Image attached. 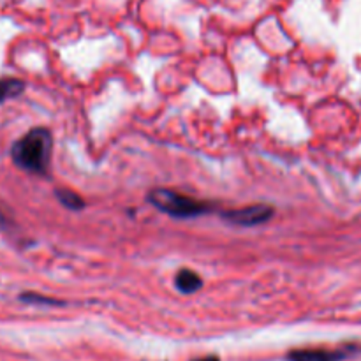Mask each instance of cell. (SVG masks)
<instances>
[{"instance_id":"cell-3","label":"cell","mask_w":361,"mask_h":361,"mask_svg":"<svg viewBox=\"0 0 361 361\" xmlns=\"http://www.w3.org/2000/svg\"><path fill=\"white\" fill-rule=\"evenodd\" d=\"M360 347L346 346L338 349H298L287 354L289 361H343L356 354Z\"/></svg>"},{"instance_id":"cell-7","label":"cell","mask_w":361,"mask_h":361,"mask_svg":"<svg viewBox=\"0 0 361 361\" xmlns=\"http://www.w3.org/2000/svg\"><path fill=\"white\" fill-rule=\"evenodd\" d=\"M57 196L58 199H61L62 205L68 206L69 210H80L82 206H85V201H83L78 194L68 191V189H61V191H57Z\"/></svg>"},{"instance_id":"cell-1","label":"cell","mask_w":361,"mask_h":361,"mask_svg":"<svg viewBox=\"0 0 361 361\" xmlns=\"http://www.w3.org/2000/svg\"><path fill=\"white\" fill-rule=\"evenodd\" d=\"M51 134L43 127L32 129L13 145L11 157L15 164L29 173L44 175L50 164Z\"/></svg>"},{"instance_id":"cell-5","label":"cell","mask_w":361,"mask_h":361,"mask_svg":"<svg viewBox=\"0 0 361 361\" xmlns=\"http://www.w3.org/2000/svg\"><path fill=\"white\" fill-rule=\"evenodd\" d=\"M175 282H177L178 291H182L184 294L196 293V291L201 289L203 286L201 277H199L196 272H192V270H182V272H178L177 280H175Z\"/></svg>"},{"instance_id":"cell-6","label":"cell","mask_w":361,"mask_h":361,"mask_svg":"<svg viewBox=\"0 0 361 361\" xmlns=\"http://www.w3.org/2000/svg\"><path fill=\"white\" fill-rule=\"evenodd\" d=\"M23 90H25V83H23L22 80H0V103H4L6 99H11V97L20 96Z\"/></svg>"},{"instance_id":"cell-4","label":"cell","mask_w":361,"mask_h":361,"mask_svg":"<svg viewBox=\"0 0 361 361\" xmlns=\"http://www.w3.org/2000/svg\"><path fill=\"white\" fill-rule=\"evenodd\" d=\"M222 217L227 220V222L236 224V226H243V227L259 226V224L272 219L273 208L266 205H252L241 210H231V212L222 213Z\"/></svg>"},{"instance_id":"cell-9","label":"cell","mask_w":361,"mask_h":361,"mask_svg":"<svg viewBox=\"0 0 361 361\" xmlns=\"http://www.w3.org/2000/svg\"><path fill=\"white\" fill-rule=\"evenodd\" d=\"M192 361H220L217 356H203V357H198V360H192Z\"/></svg>"},{"instance_id":"cell-8","label":"cell","mask_w":361,"mask_h":361,"mask_svg":"<svg viewBox=\"0 0 361 361\" xmlns=\"http://www.w3.org/2000/svg\"><path fill=\"white\" fill-rule=\"evenodd\" d=\"M23 301H29V303H48V305H57L58 301L50 300V298H43V296H37V294L32 293H25L22 296Z\"/></svg>"},{"instance_id":"cell-10","label":"cell","mask_w":361,"mask_h":361,"mask_svg":"<svg viewBox=\"0 0 361 361\" xmlns=\"http://www.w3.org/2000/svg\"><path fill=\"white\" fill-rule=\"evenodd\" d=\"M6 224V217L2 215V212H0V226H4Z\"/></svg>"},{"instance_id":"cell-2","label":"cell","mask_w":361,"mask_h":361,"mask_svg":"<svg viewBox=\"0 0 361 361\" xmlns=\"http://www.w3.org/2000/svg\"><path fill=\"white\" fill-rule=\"evenodd\" d=\"M148 201L152 203L156 208L160 212L167 213L177 219H189V217L205 215L210 212L208 203L196 201V199L189 198V196L177 194L167 189H156L148 194Z\"/></svg>"}]
</instances>
